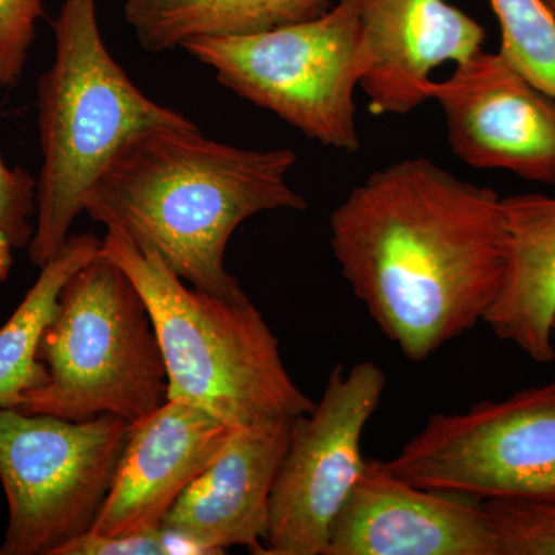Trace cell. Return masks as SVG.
Instances as JSON below:
<instances>
[{"label": "cell", "mask_w": 555, "mask_h": 555, "mask_svg": "<svg viewBox=\"0 0 555 555\" xmlns=\"http://www.w3.org/2000/svg\"><path fill=\"white\" fill-rule=\"evenodd\" d=\"M328 229L353 295L414 363L483 323L505 280L503 198L429 159L369 175Z\"/></svg>", "instance_id": "1"}, {"label": "cell", "mask_w": 555, "mask_h": 555, "mask_svg": "<svg viewBox=\"0 0 555 555\" xmlns=\"http://www.w3.org/2000/svg\"><path fill=\"white\" fill-rule=\"evenodd\" d=\"M292 149L222 144L196 124L139 131L120 145L83 196V211L158 254L182 281L215 297L247 298L224 266L225 248L246 219L306 210L287 182Z\"/></svg>", "instance_id": "2"}, {"label": "cell", "mask_w": 555, "mask_h": 555, "mask_svg": "<svg viewBox=\"0 0 555 555\" xmlns=\"http://www.w3.org/2000/svg\"><path fill=\"white\" fill-rule=\"evenodd\" d=\"M102 251L147 305L166 361L167 400L185 401L233 427L297 418L315 408L248 297L230 301L185 286L158 254L119 229H107Z\"/></svg>", "instance_id": "3"}, {"label": "cell", "mask_w": 555, "mask_h": 555, "mask_svg": "<svg viewBox=\"0 0 555 555\" xmlns=\"http://www.w3.org/2000/svg\"><path fill=\"white\" fill-rule=\"evenodd\" d=\"M98 0H65L53 21L56 54L38 82L42 169L38 178L33 264L43 268L65 247L83 196L120 145L158 126L192 120L134 86L102 39Z\"/></svg>", "instance_id": "4"}, {"label": "cell", "mask_w": 555, "mask_h": 555, "mask_svg": "<svg viewBox=\"0 0 555 555\" xmlns=\"http://www.w3.org/2000/svg\"><path fill=\"white\" fill-rule=\"evenodd\" d=\"M38 360L46 379L11 409L72 422L109 414L134 423L167 401L166 361L147 305L104 251L62 287Z\"/></svg>", "instance_id": "5"}, {"label": "cell", "mask_w": 555, "mask_h": 555, "mask_svg": "<svg viewBox=\"0 0 555 555\" xmlns=\"http://www.w3.org/2000/svg\"><path fill=\"white\" fill-rule=\"evenodd\" d=\"M182 49L217 73L225 89L324 147L357 153L353 93L366 72L352 0L317 20L258 35L185 40Z\"/></svg>", "instance_id": "6"}, {"label": "cell", "mask_w": 555, "mask_h": 555, "mask_svg": "<svg viewBox=\"0 0 555 555\" xmlns=\"http://www.w3.org/2000/svg\"><path fill=\"white\" fill-rule=\"evenodd\" d=\"M130 423L83 422L0 408V481L9 526L0 555H56L96 521Z\"/></svg>", "instance_id": "7"}, {"label": "cell", "mask_w": 555, "mask_h": 555, "mask_svg": "<svg viewBox=\"0 0 555 555\" xmlns=\"http://www.w3.org/2000/svg\"><path fill=\"white\" fill-rule=\"evenodd\" d=\"M385 466L408 483L469 499H554L555 378L465 412L430 415Z\"/></svg>", "instance_id": "8"}, {"label": "cell", "mask_w": 555, "mask_h": 555, "mask_svg": "<svg viewBox=\"0 0 555 555\" xmlns=\"http://www.w3.org/2000/svg\"><path fill=\"white\" fill-rule=\"evenodd\" d=\"M385 389L372 361L337 366L315 408L294 418L270 494L264 555H326L332 525L366 466L361 438Z\"/></svg>", "instance_id": "9"}, {"label": "cell", "mask_w": 555, "mask_h": 555, "mask_svg": "<svg viewBox=\"0 0 555 555\" xmlns=\"http://www.w3.org/2000/svg\"><path fill=\"white\" fill-rule=\"evenodd\" d=\"M429 98L443 109L452 153L467 166L555 185V96L500 51L480 50L447 80H433Z\"/></svg>", "instance_id": "10"}, {"label": "cell", "mask_w": 555, "mask_h": 555, "mask_svg": "<svg viewBox=\"0 0 555 555\" xmlns=\"http://www.w3.org/2000/svg\"><path fill=\"white\" fill-rule=\"evenodd\" d=\"M326 555H500L483 502L408 483L367 460Z\"/></svg>", "instance_id": "11"}, {"label": "cell", "mask_w": 555, "mask_h": 555, "mask_svg": "<svg viewBox=\"0 0 555 555\" xmlns=\"http://www.w3.org/2000/svg\"><path fill=\"white\" fill-rule=\"evenodd\" d=\"M235 427L181 400L130 423L112 488L90 534L124 537L164 518L229 440Z\"/></svg>", "instance_id": "12"}, {"label": "cell", "mask_w": 555, "mask_h": 555, "mask_svg": "<svg viewBox=\"0 0 555 555\" xmlns=\"http://www.w3.org/2000/svg\"><path fill=\"white\" fill-rule=\"evenodd\" d=\"M294 418L235 427L224 447L179 495L160 528L193 554L243 546L264 555L270 494Z\"/></svg>", "instance_id": "13"}, {"label": "cell", "mask_w": 555, "mask_h": 555, "mask_svg": "<svg viewBox=\"0 0 555 555\" xmlns=\"http://www.w3.org/2000/svg\"><path fill=\"white\" fill-rule=\"evenodd\" d=\"M352 3L366 56L360 87L374 115H409L430 100L434 69L483 50L485 28L447 0Z\"/></svg>", "instance_id": "14"}, {"label": "cell", "mask_w": 555, "mask_h": 555, "mask_svg": "<svg viewBox=\"0 0 555 555\" xmlns=\"http://www.w3.org/2000/svg\"><path fill=\"white\" fill-rule=\"evenodd\" d=\"M507 261L502 288L483 323L532 361H555V196L503 199Z\"/></svg>", "instance_id": "15"}, {"label": "cell", "mask_w": 555, "mask_h": 555, "mask_svg": "<svg viewBox=\"0 0 555 555\" xmlns=\"http://www.w3.org/2000/svg\"><path fill=\"white\" fill-rule=\"evenodd\" d=\"M331 0H126L124 16L152 54L195 38L258 35L317 20Z\"/></svg>", "instance_id": "16"}, {"label": "cell", "mask_w": 555, "mask_h": 555, "mask_svg": "<svg viewBox=\"0 0 555 555\" xmlns=\"http://www.w3.org/2000/svg\"><path fill=\"white\" fill-rule=\"evenodd\" d=\"M101 251L102 240L90 233L69 236L60 254L40 268L38 281L0 327V408H14L25 392L42 385L46 371L38 347L56 317L62 287Z\"/></svg>", "instance_id": "17"}, {"label": "cell", "mask_w": 555, "mask_h": 555, "mask_svg": "<svg viewBox=\"0 0 555 555\" xmlns=\"http://www.w3.org/2000/svg\"><path fill=\"white\" fill-rule=\"evenodd\" d=\"M502 28L500 53L555 96V17L542 0H489Z\"/></svg>", "instance_id": "18"}, {"label": "cell", "mask_w": 555, "mask_h": 555, "mask_svg": "<svg viewBox=\"0 0 555 555\" xmlns=\"http://www.w3.org/2000/svg\"><path fill=\"white\" fill-rule=\"evenodd\" d=\"M483 505L500 555H555V496L486 500Z\"/></svg>", "instance_id": "19"}, {"label": "cell", "mask_w": 555, "mask_h": 555, "mask_svg": "<svg viewBox=\"0 0 555 555\" xmlns=\"http://www.w3.org/2000/svg\"><path fill=\"white\" fill-rule=\"evenodd\" d=\"M38 207V179L22 167L5 166L0 156V283L10 275L13 250L28 248Z\"/></svg>", "instance_id": "20"}, {"label": "cell", "mask_w": 555, "mask_h": 555, "mask_svg": "<svg viewBox=\"0 0 555 555\" xmlns=\"http://www.w3.org/2000/svg\"><path fill=\"white\" fill-rule=\"evenodd\" d=\"M43 0H0V89H13L27 64Z\"/></svg>", "instance_id": "21"}, {"label": "cell", "mask_w": 555, "mask_h": 555, "mask_svg": "<svg viewBox=\"0 0 555 555\" xmlns=\"http://www.w3.org/2000/svg\"><path fill=\"white\" fill-rule=\"evenodd\" d=\"M193 554L185 543L179 542L163 528L124 537L86 534L73 540L56 555H167Z\"/></svg>", "instance_id": "22"}, {"label": "cell", "mask_w": 555, "mask_h": 555, "mask_svg": "<svg viewBox=\"0 0 555 555\" xmlns=\"http://www.w3.org/2000/svg\"><path fill=\"white\" fill-rule=\"evenodd\" d=\"M545 3L546 9L551 11V14L555 17V0H542Z\"/></svg>", "instance_id": "23"}, {"label": "cell", "mask_w": 555, "mask_h": 555, "mask_svg": "<svg viewBox=\"0 0 555 555\" xmlns=\"http://www.w3.org/2000/svg\"><path fill=\"white\" fill-rule=\"evenodd\" d=\"M553 339H554V347H555V323H554V328H553Z\"/></svg>", "instance_id": "24"}]
</instances>
